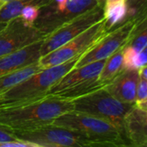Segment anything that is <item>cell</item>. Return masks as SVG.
Listing matches in <instances>:
<instances>
[{
	"label": "cell",
	"instance_id": "6da1fadb",
	"mask_svg": "<svg viewBox=\"0 0 147 147\" xmlns=\"http://www.w3.org/2000/svg\"><path fill=\"white\" fill-rule=\"evenodd\" d=\"M73 110L71 100L54 95L17 104L0 106V124L16 131H26L48 124Z\"/></svg>",
	"mask_w": 147,
	"mask_h": 147
},
{
	"label": "cell",
	"instance_id": "7a4b0ae2",
	"mask_svg": "<svg viewBox=\"0 0 147 147\" xmlns=\"http://www.w3.org/2000/svg\"><path fill=\"white\" fill-rule=\"evenodd\" d=\"M83 55L77 56L62 64L45 68L33 74L2 94L0 96V106L17 104L44 97L65 74L76 67Z\"/></svg>",
	"mask_w": 147,
	"mask_h": 147
},
{
	"label": "cell",
	"instance_id": "3957f363",
	"mask_svg": "<svg viewBox=\"0 0 147 147\" xmlns=\"http://www.w3.org/2000/svg\"><path fill=\"white\" fill-rule=\"evenodd\" d=\"M55 126L77 131L93 144L94 146H128L125 135L113 124L102 119L70 111L57 117L53 123Z\"/></svg>",
	"mask_w": 147,
	"mask_h": 147
},
{
	"label": "cell",
	"instance_id": "277c9868",
	"mask_svg": "<svg viewBox=\"0 0 147 147\" xmlns=\"http://www.w3.org/2000/svg\"><path fill=\"white\" fill-rule=\"evenodd\" d=\"M71 102L74 111L107 121L115 126L123 134L125 116L134 105V103H126L119 101L105 87L74 98Z\"/></svg>",
	"mask_w": 147,
	"mask_h": 147
},
{
	"label": "cell",
	"instance_id": "5b68a950",
	"mask_svg": "<svg viewBox=\"0 0 147 147\" xmlns=\"http://www.w3.org/2000/svg\"><path fill=\"white\" fill-rule=\"evenodd\" d=\"M108 32L104 18H102L65 45L41 56L38 63L45 69L62 64L77 56L83 55L96 45Z\"/></svg>",
	"mask_w": 147,
	"mask_h": 147
},
{
	"label": "cell",
	"instance_id": "8992f818",
	"mask_svg": "<svg viewBox=\"0 0 147 147\" xmlns=\"http://www.w3.org/2000/svg\"><path fill=\"white\" fill-rule=\"evenodd\" d=\"M97 5L102 4L98 0H65L61 3L51 0L48 4L40 9L34 26L47 35L65 22Z\"/></svg>",
	"mask_w": 147,
	"mask_h": 147
},
{
	"label": "cell",
	"instance_id": "52a82bcc",
	"mask_svg": "<svg viewBox=\"0 0 147 147\" xmlns=\"http://www.w3.org/2000/svg\"><path fill=\"white\" fill-rule=\"evenodd\" d=\"M15 134L19 140L32 143L36 147L94 146L84 134L53 124L31 130L16 131Z\"/></svg>",
	"mask_w": 147,
	"mask_h": 147
},
{
	"label": "cell",
	"instance_id": "ba28073f",
	"mask_svg": "<svg viewBox=\"0 0 147 147\" xmlns=\"http://www.w3.org/2000/svg\"><path fill=\"white\" fill-rule=\"evenodd\" d=\"M102 18L103 5H97L65 22L43 39L40 50V57L65 45Z\"/></svg>",
	"mask_w": 147,
	"mask_h": 147
},
{
	"label": "cell",
	"instance_id": "9c48e42d",
	"mask_svg": "<svg viewBox=\"0 0 147 147\" xmlns=\"http://www.w3.org/2000/svg\"><path fill=\"white\" fill-rule=\"evenodd\" d=\"M140 19L141 18H128L114 30H109L96 45L82 56L76 67L106 59L118 49L123 47L131 39Z\"/></svg>",
	"mask_w": 147,
	"mask_h": 147
},
{
	"label": "cell",
	"instance_id": "30bf717a",
	"mask_svg": "<svg viewBox=\"0 0 147 147\" xmlns=\"http://www.w3.org/2000/svg\"><path fill=\"white\" fill-rule=\"evenodd\" d=\"M47 35L34 26H28L18 16L7 22L0 32V57L43 40Z\"/></svg>",
	"mask_w": 147,
	"mask_h": 147
},
{
	"label": "cell",
	"instance_id": "8fae6325",
	"mask_svg": "<svg viewBox=\"0 0 147 147\" xmlns=\"http://www.w3.org/2000/svg\"><path fill=\"white\" fill-rule=\"evenodd\" d=\"M139 79L138 70H121L104 87L119 101L134 103Z\"/></svg>",
	"mask_w": 147,
	"mask_h": 147
},
{
	"label": "cell",
	"instance_id": "7c38bea8",
	"mask_svg": "<svg viewBox=\"0 0 147 147\" xmlns=\"http://www.w3.org/2000/svg\"><path fill=\"white\" fill-rule=\"evenodd\" d=\"M123 129L130 146L146 147L147 110H143L134 105L125 116Z\"/></svg>",
	"mask_w": 147,
	"mask_h": 147
},
{
	"label": "cell",
	"instance_id": "4fadbf2b",
	"mask_svg": "<svg viewBox=\"0 0 147 147\" xmlns=\"http://www.w3.org/2000/svg\"><path fill=\"white\" fill-rule=\"evenodd\" d=\"M42 40L0 57V76L38 62L40 58V50Z\"/></svg>",
	"mask_w": 147,
	"mask_h": 147
},
{
	"label": "cell",
	"instance_id": "5bb4252c",
	"mask_svg": "<svg viewBox=\"0 0 147 147\" xmlns=\"http://www.w3.org/2000/svg\"><path fill=\"white\" fill-rule=\"evenodd\" d=\"M105 60L106 59H102L73 68L48 91L47 95H53L78 84L97 78L104 65Z\"/></svg>",
	"mask_w": 147,
	"mask_h": 147
},
{
	"label": "cell",
	"instance_id": "9a60e30c",
	"mask_svg": "<svg viewBox=\"0 0 147 147\" xmlns=\"http://www.w3.org/2000/svg\"><path fill=\"white\" fill-rule=\"evenodd\" d=\"M127 5L126 0H107L103 3V18L108 31L126 21Z\"/></svg>",
	"mask_w": 147,
	"mask_h": 147
},
{
	"label": "cell",
	"instance_id": "2e32d148",
	"mask_svg": "<svg viewBox=\"0 0 147 147\" xmlns=\"http://www.w3.org/2000/svg\"><path fill=\"white\" fill-rule=\"evenodd\" d=\"M41 70H43V68L38 62H35L32 65L0 76V96Z\"/></svg>",
	"mask_w": 147,
	"mask_h": 147
},
{
	"label": "cell",
	"instance_id": "e0dca14e",
	"mask_svg": "<svg viewBox=\"0 0 147 147\" xmlns=\"http://www.w3.org/2000/svg\"><path fill=\"white\" fill-rule=\"evenodd\" d=\"M51 0H11L6 2L0 9V22L8 21L18 16L21 10L28 5H34L41 8L48 4Z\"/></svg>",
	"mask_w": 147,
	"mask_h": 147
},
{
	"label": "cell",
	"instance_id": "ac0fdd59",
	"mask_svg": "<svg viewBox=\"0 0 147 147\" xmlns=\"http://www.w3.org/2000/svg\"><path fill=\"white\" fill-rule=\"evenodd\" d=\"M118 49L105 60L104 65L97 79L105 84H109L122 69V49Z\"/></svg>",
	"mask_w": 147,
	"mask_h": 147
},
{
	"label": "cell",
	"instance_id": "d6986e66",
	"mask_svg": "<svg viewBox=\"0 0 147 147\" xmlns=\"http://www.w3.org/2000/svg\"><path fill=\"white\" fill-rule=\"evenodd\" d=\"M106 84L103 83H101L97 78L90 79L88 81H85L81 84H78L76 85L71 86L65 90H63L56 94H53L54 96H58L62 98L72 100L74 98L79 97L81 96L86 95L88 93L93 92L98 89H101L104 87Z\"/></svg>",
	"mask_w": 147,
	"mask_h": 147
},
{
	"label": "cell",
	"instance_id": "ffe728a7",
	"mask_svg": "<svg viewBox=\"0 0 147 147\" xmlns=\"http://www.w3.org/2000/svg\"><path fill=\"white\" fill-rule=\"evenodd\" d=\"M147 63V49L136 52L127 44L122 49V69L121 70H139L146 66Z\"/></svg>",
	"mask_w": 147,
	"mask_h": 147
},
{
	"label": "cell",
	"instance_id": "44dd1931",
	"mask_svg": "<svg viewBox=\"0 0 147 147\" xmlns=\"http://www.w3.org/2000/svg\"><path fill=\"white\" fill-rule=\"evenodd\" d=\"M134 105L143 110H147V82L146 79L140 78L137 90Z\"/></svg>",
	"mask_w": 147,
	"mask_h": 147
},
{
	"label": "cell",
	"instance_id": "7402d4cb",
	"mask_svg": "<svg viewBox=\"0 0 147 147\" xmlns=\"http://www.w3.org/2000/svg\"><path fill=\"white\" fill-rule=\"evenodd\" d=\"M39 7L34 6V5H28L25 6L20 12L19 16L22 18V20L28 26H34V22L39 16L40 13Z\"/></svg>",
	"mask_w": 147,
	"mask_h": 147
},
{
	"label": "cell",
	"instance_id": "603a6c76",
	"mask_svg": "<svg viewBox=\"0 0 147 147\" xmlns=\"http://www.w3.org/2000/svg\"><path fill=\"white\" fill-rule=\"evenodd\" d=\"M126 1L127 5V16H129L128 18H140L139 15L140 14L141 10L146 11V0H126Z\"/></svg>",
	"mask_w": 147,
	"mask_h": 147
},
{
	"label": "cell",
	"instance_id": "cb8c5ba5",
	"mask_svg": "<svg viewBox=\"0 0 147 147\" xmlns=\"http://www.w3.org/2000/svg\"><path fill=\"white\" fill-rule=\"evenodd\" d=\"M17 140H20L16 137L15 132L11 128L0 124V145L3 143L14 142Z\"/></svg>",
	"mask_w": 147,
	"mask_h": 147
},
{
	"label": "cell",
	"instance_id": "d4e9b609",
	"mask_svg": "<svg viewBox=\"0 0 147 147\" xmlns=\"http://www.w3.org/2000/svg\"><path fill=\"white\" fill-rule=\"evenodd\" d=\"M7 25V22H0V32L6 27Z\"/></svg>",
	"mask_w": 147,
	"mask_h": 147
},
{
	"label": "cell",
	"instance_id": "484cf974",
	"mask_svg": "<svg viewBox=\"0 0 147 147\" xmlns=\"http://www.w3.org/2000/svg\"><path fill=\"white\" fill-rule=\"evenodd\" d=\"M5 3H6L5 1H3V0H0V9H1L4 4H5Z\"/></svg>",
	"mask_w": 147,
	"mask_h": 147
},
{
	"label": "cell",
	"instance_id": "4316f807",
	"mask_svg": "<svg viewBox=\"0 0 147 147\" xmlns=\"http://www.w3.org/2000/svg\"><path fill=\"white\" fill-rule=\"evenodd\" d=\"M98 1H99V3H102V4L103 5L104 2H105V1H107V0H98Z\"/></svg>",
	"mask_w": 147,
	"mask_h": 147
},
{
	"label": "cell",
	"instance_id": "83f0119b",
	"mask_svg": "<svg viewBox=\"0 0 147 147\" xmlns=\"http://www.w3.org/2000/svg\"><path fill=\"white\" fill-rule=\"evenodd\" d=\"M3 1H5V2H9V1H11V0H3Z\"/></svg>",
	"mask_w": 147,
	"mask_h": 147
}]
</instances>
